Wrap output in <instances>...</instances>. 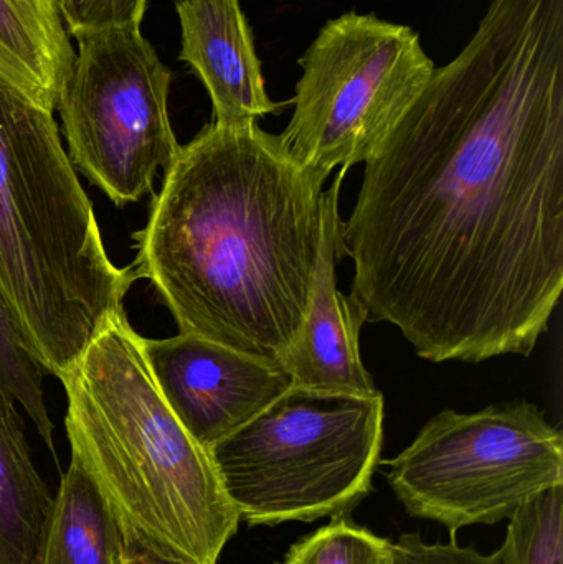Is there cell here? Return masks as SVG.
Masks as SVG:
<instances>
[{"label":"cell","instance_id":"obj_1","mask_svg":"<svg viewBox=\"0 0 563 564\" xmlns=\"http://www.w3.org/2000/svg\"><path fill=\"white\" fill-rule=\"evenodd\" d=\"M364 164L367 321L435 364L531 355L563 289V0H491Z\"/></svg>","mask_w":563,"mask_h":564},{"label":"cell","instance_id":"obj_2","mask_svg":"<svg viewBox=\"0 0 563 564\" xmlns=\"http://www.w3.org/2000/svg\"><path fill=\"white\" fill-rule=\"evenodd\" d=\"M324 184L257 121H212L181 145L132 235L136 281L178 334L281 367L306 317Z\"/></svg>","mask_w":563,"mask_h":564},{"label":"cell","instance_id":"obj_3","mask_svg":"<svg viewBox=\"0 0 563 564\" xmlns=\"http://www.w3.org/2000/svg\"><path fill=\"white\" fill-rule=\"evenodd\" d=\"M72 460L124 530L198 564H217L240 517L210 453L162 397L144 337L109 315L59 378Z\"/></svg>","mask_w":563,"mask_h":564},{"label":"cell","instance_id":"obj_4","mask_svg":"<svg viewBox=\"0 0 563 564\" xmlns=\"http://www.w3.org/2000/svg\"><path fill=\"white\" fill-rule=\"evenodd\" d=\"M134 281L106 251L53 112L0 73V289L46 373H66Z\"/></svg>","mask_w":563,"mask_h":564},{"label":"cell","instance_id":"obj_5","mask_svg":"<svg viewBox=\"0 0 563 564\" xmlns=\"http://www.w3.org/2000/svg\"><path fill=\"white\" fill-rule=\"evenodd\" d=\"M383 441V397L291 387L208 449L248 525L344 516L369 496Z\"/></svg>","mask_w":563,"mask_h":564},{"label":"cell","instance_id":"obj_6","mask_svg":"<svg viewBox=\"0 0 563 564\" xmlns=\"http://www.w3.org/2000/svg\"><path fill=\"white\" fill-rule=\"evenodd\" d=\"M393 494L410 517L446 527L509 520L545 490L563 486V437L535 404L446 410L389 463Z\"/></svg>","mask_w":563,"mask_h":564},{"label":"cell","instance_id":"obj_7","mask_svg":"<svg viewBox=\"0 0 563 564\" xmlns=\"http://www.w3.org/2000/svg\"><path fill=\"white\" fill-rule=\"evenodd\" d=\"M300 65L280 139L296 164L326 181L334 169L366 162L435 72L419 33L357 12L329 20Z\"/></svg>","mask_w":563,"mask_h":564},{"label":"cell","instance_id":"obj_8","mask_svg":"<svg viewBox=\"0 0 563 564\" xmlns=\"http://www.w3.org/2000/svg\"><path fill=\"white\" fill-rule=\"evenodd\" d=\"M56 99L75 171L116 207L152 192L181 144L169 118L172 73L139 26L83 32Z\"/></svg>","mask_w":563,"mask_h":564},{"label":"cell","instance_id":"obj_9","mask_svg":"<svg viewBox=\"0 0 563 564\" xmlns=\"http://www.w3.org/2000/svg\"><path fill=\"white\" fill-rule=\"evenodd\" d=\"M155 383L182 426L210 449L293 387L280 365L197 335L144 338Z\"/></svg>","mask_w":563,"mask_h":564},{"label":"cell","instance_id":"obj_10","mask_svg":"<svg viewBox=\"0 0 563 564\" xmlns=\"http://www.w3.org/2000/svg\"><path fill=\"white\" fill-rule=\"evenodd\" d=\"M340 167L333 185L321 195V245L316 273L311 285L306 317L281 367L294 387L326 393L376 397L372 377L360 358V327L367 312L337 288L336 264L343 258L339 195L346 177Z\"/></svg>","mask_w":563,"mask_h":564},{"label":"cell","instance_id":"obj_11","mask_svg":"<svg viewBox=\"0 0 563 564\" xmlns=\"http://www.w3.org/2000/svg\"><path fill=\"white\" fill-rule=\"evenodd\" d=\"M175 10L182 33L178 59L207 88L215 122L243 124L284 108L268 96L240 0H175Z\"/></svg>","mask_w":563,"mask_h":564},{"label":"cell","instance_id":"obj_12","mask_svg":"<svg viewBox=\"0 0 563 564\" xmlns=\"http://www.w3.org/2000/svg\"><path fill=\"white\" fill-rule=\"evenodd\" d=\"M75 55L55 0H0V73L46 111Z\"/></svg>","mask_w":563,"mask_h":564},{"label":"cell","instance_id":"obj_13","mask_svg":"<svg viewBox=\"0 0 563 564\" xmlns=\"http://www.w3.org/2000/svg\"><path fill=\"white\" fill-rule=\"evenodd\" d=\"M15 404L0 388V564H35L53 496L33 464Z\"/></svg>","mask_w":563,"mask_h":564},{"label":"cell","instance_id":"obj_14","mask_svg":"<svg viewBox=\"0 0 563 564\" xmlns=\"http://www.w3.org/2000/svg\"><path fill=\"white\" fill-rule=\"evenodd\" d=\"M122 530L95 484L69 464L35 564H122Z\"/></svg>","mask_w":563,"mask_h":564},{"label":"cell","instance_id":"obj_15","mask_svg":"<svg viewBox=\"0 0 563 564\" xmlns=\"http://www.w3.org/2000/svg\"><path fill=\"white\" fill-rule=\"evenodd\" d=\"M45 368L30 351L9 301L0 289V388L23 408L45 446L56 459L55 424L43 391Z\"/></svg>","mask_w":563,"mask_h":564},{"label":"cell","instance_id":"obj_16","mask_svg":"<svg viewBox=\"0 0 563 564\" xmlns=\"http://www.w3.org/2000/svg\"><path fill=\"white\" fill-rule=\"evenodd\" d=\"M392 542L380 539L366 527L356 525L346 516L291 546L278 564H390Z\"/></svg>","mask_w":563,"mask_h":564},{"label":"cell","instance_id":"obj_17","mask_svg":"<svg viewBox=\"0 0 563 564\" xmlns=\"http://www.w3.org/2000/svg\"><path fill=\"white\" fill-rule=\"evenodd\" d=\"M563 486L545 490L509 519L515 564H563Z\"/></svg>","mask_w":563,"mask_h":564},{"label":"cell","instance_id":"obj_18","mask_svg":"<svg viewBox=\"0 0 563 564\" xmlns=\"http://www.w3.org/2000/svg\"><path fill=\"white\" fill-rule=\"evenodd\" d=\"M55 3L72 36L115 26H139L148 7V0H55Z\"/></svg>","mask_w":563,"mask_h":564},{"label":"cell","instance_id":"obj_19","mask_svg":"<svg viewBox=\"0 0 563 564\" xmlns=\"http://www.w3.org/2000/svg\"><path fill=\"white\" fill-rule=\"evenodd\" d=\"M390 564H515V560L506 540L501 549L485 555L473 546H459L456 540L430 545L419 533H409L392 543Z\"/></svg>","mask_w":563,"mask_h":564},{"label":"cell","instance_id":"obj_20","mask_svg":"<svg viewBox=\"0 0 563 564\" xmlns=\"http://www.w3.org/2000/svg\"><path fill=\"white\" fill-rule=\"evenodd\" d=\"M122 530V564H198L185 556L177 555L145 536Z\"/></svg>","mask_w":563,"mask_h":564}]
</instances>
